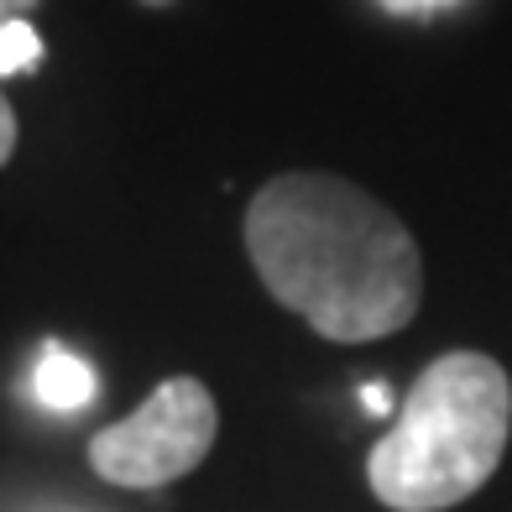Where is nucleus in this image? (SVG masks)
<instances>
[{
    "mask_svg": "<svg viewBox=\"0 0 512 512\" xmlns=\"http://www.w3.org/2000/svg\"><path fill=\"white\" fill-rule=\"evenodd\" d=\"M42 58V37L32 32V21H6L0 27V74H21Z\"/></svg>",
    "mask_w": 512,
    "mask_h": 512,
    "instance_id": "nucleus-5",
    "label": "nucleus"
},
{
    "mask_svg": "<svg viewBox=\"0 0 512 512\" xmlns=\"http://www.w3.org/2000/svg\"><path fill=\"white\" fill-rule=\"evenodd\" d=\"M256 277L314 335L366 345L398 335L424 298V256L382 199L335 173H283L246 204Z\"/></svg>",
    "mask_w": 512,
    "mask_h": 512,
    "instance_id": "nucleus-1",
    "label": "nucleus"
},
{
    "mask_svg": "<svg viewBox=\"0 0 512 512\" xmlns=\"http://www.w3.org/2000/svg\"><path fill=\"white\" fill-rule=\"evenodd\" d=\"M220 408L199 377H168L152 398L121 424L89 439L95 476L126 492H152L178 476L199 471V460L215 445Z\"/></svg>",
    "mask_w": 512,
    "mask_h": 512,
    "instance_id": "nucleus-3",
    "label": "nucleus"
},
{
    "mask_svg": "<svg viewBox=\"0 0 512 512\" xmlns=\"http://www.w3.org/2000/svg\"><path fill=\"white\" fill-rule=\"evenodd\" d=\"M11 152H16V115H11L6 95H0V168H6Z\"/></svg>",
    "mask_w": 512,
    "mask_h": 512,
    "instance_id": "nucleus-7",
    "label": "nucleus"
},
{
    "mask_svg": "<svg viewBox=\"0 0 512 512\" xmlns=\"http://www.w3.org/2000/svg\"><path fill=\"white\" fill-rule=\"evenodd\" d=\"M512 434V382L481 351L424 366L392 424L366 455V481L392 512H445L471 502L502 465Z\"/></svg>",
    "mask_w": 512,
    "mask_h": 512,
    "instance_id": "nucleus-2",
    "label": "nucleus"
},
{
    "mask_svg": "<svg viewBox=\"0 0 512 512\" xmlns=\"http://www.w3.org/2000/svg\"><path fill=\"white\" fill-rule=\"evenodd\" d=\"M361 408H366L371 418H387V413H392V392H387V382H366V387H361Z\"/></svg>",
    "mask_w": 512,
    "mask_h": 512,
    "instance_id": "nucleus-6",
    "label": "nucleus"
},
{
    "mask_svg": "<svg viewBox=\"0 0 512 512\" xmlns=\"http://www.w3.org/2000/svg\"><path fill=\"white\" fill-rule=\"evenodd\" d=\"M387 11H429V6H450V0H382Z\"/></svg>",
    "mask_w": 512,
    "mask_h": 512,
    "instance_id": "nucleus-9",
    "label": "nucleus"
},
{
    "mask_svg": "<svg viewBox=\"0 0 512 512\" xmlns=\"http://www.w3.org/2000/svg\"><path fill=\"white\" fill-rule=\"evenodd\" d=\"M32 392L48 413H79V408H89V398H95V371H89L84 356L63 351L58 340H48L42 356H37V371H32Z\"/></svg>",
    "mask_w": 512,
    "mask_h": 512,
    "instance_id": "nucleus-4",
    "label": "nucleus"
},
{
    "mask_svg": "<svg viewBox=\"0 0 512 512\" xmlns=\"http://www.w3.org/2000/svg\"><path fill=\"white\" fill-rule=\"evenodd\" d=\"M32 6L37 0H0V27H6V21H27Z\"/></svg>",
    "mask_w": 512,
    "mask_h": 512,
    "instance_id": "nucleus-8",
    "label": "nucleus"
}]
</instances>
